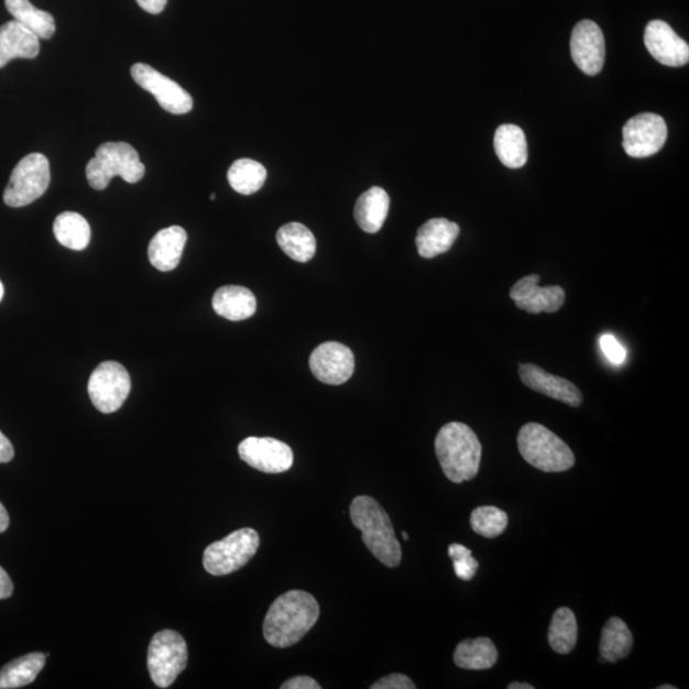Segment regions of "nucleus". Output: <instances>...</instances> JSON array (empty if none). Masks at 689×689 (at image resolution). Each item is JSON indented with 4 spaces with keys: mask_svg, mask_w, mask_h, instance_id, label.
<instances>
[{
    "mask_svg": "<svg viewBox=\"0 0 689 689\" xmlns=\"http://www.w3.org/2000/svg\"><path fill=\"white\" fill-rule=\"evenodd\" d=\"M282 689H320L314 678L308 676L294 677L282 685Z\"/></svg>",
    "mask_w": 689,
    "mask_h": 689,
    "instance_id": "obj_36",
    "label": "nucleus"
},
{
    "mask_svg": "<svg viewBox=\"0 0 689 689\" xmlns=\"http://www.w3.org/2000/svg\"><path fill=\"white\" fill-rule=\"evenodd\" d=\"M266 178L267 172L264 166L251 158L237 160L228 172L231 188L244 196H251L259 192Z\"/></svg>",
    "mask_w": 689,
    "mask_h": 689,
    "instance_id": "obj_30",
    "label": "nucleus"
},
{
    "mask_svg": "<svg viewBox=\"0 0 689 689\" xmlns=\"http://www.w3.org/2000/svg\"><path fill=\"white\" fill-rule=\"evenodd\" d=\"M600 348H602L609 362L621 365L627 358V351L624 349L619 340L613 335H603L600 338Z\"/></svg>",
    "mask_w": 689,
    "mask_h": 689,
    "instance_id": "obj_34",
    "label": "nucleus"
},
{
    "mask_svg": "<svg viewBox=\"0 0 689 689\" xmlns=\"http://www.w3.org/2000/svg\"><path fill=\"white\" fill-rule=\"evenodd\" d=\"M54 236L72 251H84L90 244L91 229L83 215L63 212L54 221Z\"/></svg>",
    "mask_w": 689,
    "mask_h": 689,
    "instance_id": "obj_29",
    "label": "nucleus"
},
{
    "mask_svg": "<svg viewBox=\"0 0 689 689\" xmlns=\"http://www.w3.org/2000/svg\"><path fill=\"white\" fill-rule=\"evenodd\" d=\"M51 184L50 160L43 154H30L14 167L4 190L7 206L19 208L44 196Z\"/></svg>",
    "mask_w": 689,
    "mask_h": 689,
    "instance_id": "obj_8",
    "label": "nucleus"
},
{
    "mask_svg": "<svg viewBox=\"0 0 689 689\" xmlns=\"http://www.w3.org/2000/svg\"><path fill=\"white\" fill-rule=\"evenodd\" d=\"M13 594L11 577L0 567V600L8 599Z\"/></svg>",
    "mask_w": 689,
    "mask_h": 689,
    "instance_id": "obj_39",
    "label": "nucleus"
},
{
    "mask_svg": "<svg viewBox=\"0 0 689 689\" xmlns=\"http://www.w3.org/2000/svg\"><path fill=\"white\" fill-rule=\"evenodd\" d=\"M8 526H10V515H8L3 504L0 503V534L4 533Z\"/></svg>",
    "mask_w": 689,
    "mask_h": 689,
    "instance_id": "obj_40",
    "label": "nucleus"
},
{
    "mask_svg": "<svg viewBox=\"0 0 689 689\" xmlns=\"http://www.w3.org/2000/svg\"><path fill=\"white\" fill-rule=\"evenodd\" d=\"M131 75L135 84L155 96L160 107L167 113L182 116L194 109L192 96L172 78L160 74L149 64H134L131 68Z\"/></svg>",
    "mask_w": 689,
    "mask_h": 689,
    "instance_id": "obj_10",
    "label": "nucleus"
},
{
    "mask_svg": "<svg viewBox=\"0 0 689 689\" xmlns=\"http://www.w3.org/2000/svg\"><path fill=\"white\" fill-rule=\"evenodd\" d=\"M187 239L186 230L181 227L160 230L149 245V259L152 266L162 272L178 267Z\"/></svg>",
    "mask_w": 689,
    "mask_h": 689,
    "instance_id": "obj_19",
    "label": "nucleus"
},
{
    "mask_svg": "<svg viewBox=\"0 0 689 689\" xmlns=\"http://www.w3.org/2000/svg\"><path fill=\"white\" fill-rule=\"evenodd\" d=\"M403 538H404L405 540H408V535H407V533H405V532L403 533Z\"/></svg>",
    "mask_w": 689,
    "mask_h": 689,
    "instance_id": "obj_44",
    "label": "nucleus"
},
{
    "mask_svg": "<svg viewBox=\"0 0 689 689\" xmlns=\"http://www.w3.org/2000/svg\"><path fill=\"white\" fill-rule=\"evenodd\" d=\"M539 275H531L518 280L511 288L510 298L518 309L531 315L555 314L564 307L566 293L560 286L540 287Z\"/></svg>",
    "mask_w": 689,
    "mask_h": 689,
    "instance_id": "obj_15",
    "label": "nucleus"
},
{
    "mask_svg": "<svg viewBox=\"0 0 689 689\" xmlns=\"http://www.w3.org/2000/svg\"><path fill=\"white\" fill-rule=\"evenodd\" d=\"M260 535L253 528H240L208 546L204 553L205 570L214 576H226L243 568L260 548Z\"/></svg>",
    "mask_w": 689,
    "mask_h": 689,
    "instance_id": "obj_6",
    "label": "nucleus"
},
{
    "mask_svg": "<svg viewBox=\"0 0 689 689\" xmlns=\"http://www.w3.org/2000/svg\"><path fill=\"white\" fill-rule=\"evenodd\" d=\"M350 517L352 525L362 532L365 547L382 565L395 568L402 564L403 550L394 525L379 502L372 496H357L351 502Z\"/></svg>",
    "mask_w": 689,
    "mask_h": 689,
    "instance_id": "obj_3",
    "label": "nucleus"
},
{
    "mask_svg": "<svg viewBox=\"0 0 689 689\" xmlns=\"http://www.w3.org/2000/svg\"><path fill=\"white\" fill-rule=\"evenodd\" d=\"M8 12L13 15L14 21L21 23L39 39L50 40L55 34V20L47 13L30 2V0H4Z\"/></svg>",
    "mask_w": 689,
    "mask_h": 689,
    "instance_id": "obj_28",
    "label": "nucleus"
},
{
    "mask_svg": "<svg viewBox=\"0 0 689 689\" xmlns=\"http://www.w3.org/2000/svg\"><path fill=\"white\" fill-rule=\"evenodd\" d=\"M508 689H534V686L527 683L514 682L508 686Z\"/></svg>",
    "mask_w": 689,
    "mask_h": 689,
    "instance_id": "obj_41",
    "label": "nucleus"
},
{
    "mask_svg": "<svg viewBox=\"0 0 689 689\" xmlns=\"http://www.w3.org/2000/svg\"><path fill=\"white\" fill-rule=\"evenodd\" d=\"M45 654L32 653L4 665L0 669V689H14L31 685L45 667Z\"/></svg>",
    "mask_w": 689,
    "mask_h": 689,
    "instance_id": "obj_27",
    "label": "nucleus"
},
{
    "mask_svg": "<svg viewBox=\"0 0 689 689\" xmlns=\"http://www.w3.org/2000/svg\"><path fill=\"white\" fill-rule=\"evenodd\" d=\"M668 138V128L658 114L644 113L633 117L623 127V149L635 158L653 156L659 152Z\"/></svg>",
    "mask_w": 689,
    "mask_h": 689,
    "instance_id": "obj_11",
    "label": "nucleus"
},
{
    "mask_svg": "<svg viewBox=\"0 0 689 689\" xmlns=\"http://www.w3.org/2000/svg\"><path fill=\"white\" fill-rule=\"evenodd\" d=\"M571 55L584 75L597 76L605 61V40L595 22L583 20L575 26L571 36Z\"/></svg>",
    "mask_w": 689,
    "mask_h": 689,
    "instance_id": "obj_14",
    "label": "nucleus"
},
{
    "mask_svg": "<svg viewBox=\"0 0 689 689\" xmlns=\"http://www.w3.org/2000/svg\"><path fill=\"white\" fill-rule=\"evenodd\" d=\"M143 11L151 14H158L165 10L167 0H135Z\"/></svg>",
    "mask_w": 689,
    "mask_h": 689,
    "instance_id": "obj_38",
    "label": "nucleus"
},
{
    "mask_svg": "<svg viewBox=\"0 0 689 689\" xmlns=\"http://www.w3.org/2000/svg\"><path fill=\"white\" fill-rule=\"evenodd\" d=\"M448 556L452 559L455 573L462 581H470L474 579L479 564L475 558H472V553L461 544L453 543L448 547Z\"/></svg>",
    "mask_w": 689,
    "mask_h": 689,
    "instance_id": "obj_33",
    "label": "nucleus"
},
{
    "mask_svg": "<svg viewBox=\"0 0 689 689\" xmlns=\"http://www.w3.org/2000/svg\"><path fill=\"white\" fill-rule=\"evenodd\" d=\"M645 45L648 53L664 66L683 67L689 62V46L667 22H648L645 30Z\"/></svg>",
    "mask_w": 689,
    "mask_h": 689,
    "instance_id": "obj_16",
    "label": "nucleus"
},
{
    "mask_svg": "<svg viewBox=\"0 0 689 689\" xmlns=\"http://www.w3.org/2000/svg\"><path fill=\"white\" fill-rule=\"evenodd\" d=\"M436 453L447 479L461 484L478 475L482 444L467 424L452 422L438 431Z\"/></svg>",
    "mask_w": 689,
    "mask_h": 689,
    "instance_id": "obj_2",
    "label": "nucleus"
},
{
    "mask_svg": "<svg viewBox=\"0 0 689 689\" xmlns=\"http://www.w3.org/2000/svg\"><path fill=\"white\" fill-rule=\"evenodd\" d=\"M144 173L146 167L139 152L127 142L102 143L86 166L88 184L96 190L106 189L114 176H120L127 183H139Z\"/></svg>",
    "mask_w": 689,
    "mask_h": 689,
    "instance_id": "obj_4",
    "label": "nucleus"
},
{
    "mask_svg": "<svg viewBox=\"0 0 689 689\" xmlns=\"http://www.w3.org/2000/svg\"><path fill=\"white\" fill-rule=\"evenodd\" d=\"M494 150L504 166L518 169L527 162L526 135L515 124H503L496 128Z\"/></svg>",
    "mask_w": 689,
    "mask_h": 689,
    "instance_id": "obj_23",
    "label": "nucleus"
},
{
    "mask_svg": "<svg viewBox=\"0 0 689 689\" xmlns=\"http://www.w3.org/2000/svg\"><path fill=\"white\" fill-rule=\"evenodd\" d=\"M215 198H216V195H211V199H212V201H214V199H215Z\"/></svg>",
    "mask_w": 689,
    "mask_h": 689,
    "instance_id": "obj_45",
    "label": "nucleus"
},
{
    "mask_svg": "<svg viewBox=\"0 0 689 689\" xmlns=\"http://www.w3.org/2000/svg\"><path fill=\"white\" fill-rule=\"evenodd\" d=\"M372 689H415L413 680L400 672L376 680Z\"/></svg>",
    "mask_w": 689,
    "mask_h": 689,
    "instance_id": "obj_35",
    "label": "nucleus"
},
{
    "mask_svg": "<svg viewBox=\"0 0 689 689\" xmlns=\"http://www.w3.org/2000/svg\"><path fill=\"white\" fill-rule=\"evenodd\" d=\"M520 379L525 386L539 392L544 396L557 400L568 406L579 407L583 397L579 389L570 381L555 374H550L535 364H521Z\"/></svg>",
    "mask_w": 689,
    "mask_h": 689,
    "instance_id": "obj_17",
    "label": "nucleus"
},
{
    "mask_svg": "<svg viewBox=\"0 0 689 689\" xmlns=\"http://www.w3.org/2000/svg\"><path fill=\"white\" fill-rule=\"evenodd\" d=\"M40 53V39L18 21L0 28V68L13 59H34Z\"/></svg>",
    "mask_w": 689,
    "mask_h": 689,
    "instance_id": "obj_18",
    "label": "nucleus"
},
{
    "mask_svg": "<svg viewBox=\"0 0 689 689\" xmlns=\"http://www.w3.org/2000/svg\"><path fill=\"white\" fill-rule=\"evenodd\" d=\"M3 295H4V287H3L2 282H0V300L3 299Z\"/></svg>",
    "mask_w": 689,
    "mask_h": 689,
    "instance_id": "obj_42",
    "label": "nucleus"
},
{
    "mask_svg": "<svg viewBox=\"0 0 689 689\" xmlns=\"http://www.w3.org/2000/svg\"><path fill=\"white\" fill-rule=\"evenodd\" d=\"M459 236L458 223L447 219H431L418 230L415 243L423 259H435L450 251Z\"/></svg>",
    "mask_w": 689,
    "mask_h": 689,
    "instance_id": "obj_20",
    "label": "nucleus"
},
{
    "mask_svg": "<svg viewBox=\"0 0 689 689\" xmlns=\"http://www.w3.org/2000/svg\"><path fill=\"white\" fill-rule=\"evenodd\" d=\"M577 636H579V627H577L575 613L571 609L559 608L553 615L549 627L550 647L557 654H570L577 644Z\"/></svg>",
    "mask_w": 689,
    "mask_h": 689,
    "instance_id": "obj_31",
    "label": "nucleus"
},
{
    "mask_svg": "<svg viewBox=\"0 0 689 689\" xmlns=\"http://www.w3.org/2000/svg\"><path fill=\"white\" fill-rule=\"evenodd\" d=\"M453 660L461 669L486 670L499 660V650L488 637L464 639L456 647Z\"/></svg>",
    "mask_w": 689,
    "mask_h": 689,
    "instance_id": "obj_24",
    "label": "nucleus"
},
{
    "mask_svg": "<svg viewBox=\"0 0 689 689\" xmlns=\"http://www.w3.org/2000/svg\"><path fill=\"white\" fill-rule=\"evenodd\" d=\"M280 248L292 260L300 263L309 262L315 258L317 243L314 232L299 222L286 223L277 231Z\"/></svg>",
    "mask_w": 689,
    "mask_h": 689,
    "instance_id": "obj_25",
    "label": "nucleus"
},
{
    "mask_svg": "<svg viewBox=\"0 0 689 689\" xmlns=\"http://www.w3.org/2000/svg\"><path fill=\"white\" fill-rule=\"evenodd\" d=\"M14 458V448L2 431H0V463L10 462Z\"/></svg>",
    "mask_w": 689,
    "mask_h": 689,
    "instance_id": "obj_37",
    "label": "nucleus"
},
{
    "mask_svg": "<svg viewBox=\"0 0 689 689\" xmlns=\"http://www.w3.org/2000/svg\"><path fill=\"white\" fill-rule=\"evenodd\" d=\"M518 451L524 460L544 472H564L573 468L575 455L570 447L548 428L528 423L517 437Z\"/></svg>",
    "mask_w": 689,
    "mask_h": 689,
    "instance_id": "obj_5",
    "label": "nucleus"
},
{
    "mask_svg": "<svg viewBox=\"0 0 689 689\" xmlns=\"http://www.w3.org/2000/svg\"><path fill=\"white\" fill-rule=\"evenodd\" d=\"M131 392V376L117 362H103L92 372L88 381V395L99 412L111 414L123 406Z\"/></svg>",
    "mask_w": 689,
    "mask_h": 689,
    "instance_id": "obj_9",
    "label": "nucleus"
},
{
    "mask_svg": "<svg viewBox=\"0 0 689 689\" xmlns=\"http://www.w3.org/2000/svg\"><path fill=\"white\" fill-rule=\"evenodd\" d=\"M311 373L316 379L331 386H339L351 379L356 370V358L351 349L340 342H325L311 352Z\"/></svg>",
    "mask_w": 689,
    "mask_h": 689,
    "instance_id": "obj_13",
    "label": "nucleus"
},
{
    "mask_svg": "<svg viewBox=\"0 0 689 689\" xmlns=\"http://www.w3.org/2000/svg\"><path fill=\"white\" fill-rule=\"evenodd\" d=\"M238 452L251 468L266 474H280L291 470L294 463L292 448L275 438H247L239 445Z\"/></svg>",
    "mask_w": 689,
    "mask_h": 689,
    "instance_id": "obj_12",
    "label": "nucleus"
},
{
    "mask_svg": "<svg viewBox=\"0 0 689 689\" xmlns=\"http://www.w3.org/2000/svg\"><path fill=\"white\" fill-rule=\"evenodd\" d=\"M658 689H676V686L663 685V686H659Z\"/></svg>",
    "mask_w": 689,
    "mask_h": 689,
    "instance_id": "obj_43",
    "label": "nucleus"
},
{
    "mask_svg": "<svg viewBox=\"0 0 689 689\" xmlns=\"http://www.w3.org/2000/svg\"><path fill=\"white\" fill-rule=\"evenodd\" d=\"M633 647V636L627 624L619 616L605 623L600 639V663H616L626 659Z\"/></svg>",
    "mask_w": 689,
    "mask_h": 689,
    "instance_id": "obj_26",
    "label": "nucleus"
},
{
    "mask_svg": "<svg viewBox=\"0 0 689 689\" xmlns=\"http://www.w3.org/2000/svg\"><path fill=\"white\" fill-rule=\"evenodd\" d=\"M319 605L315 597L302 590L280 595L263 622V636L271 646L285 648L298 644L315 627Z\"/></svg>",
    "mask_w": 689,
    "mask_h": 689,
    "instance_id": "obj_1",
    "label": "nucleus"
},
{
    "mask_svg": "<svg viewBox=\"0 0 689 689\" xmlns=\"http://www.w3.org/2000/svg\"><path fill=\"white\" fill-rule=\"evenodd\" d=\"M188 647L181 633L164 630L151 639L147 667L152 682L158 688L171 687L187 668Z\"/></svg>",
    "mask_w": 689,
    "mask_h": 689,
    "instance_id": "obj_7",
    "label": "nucleus"
},
{
    "mask_svg": "<svg viewBox=\"0 0 689 689\" xmlns=\"http://www.w3.org/2000/svg\"><path fill=\"white\" fill-rule=\"evenodd\" d=\"M470 524L477 534L486 539H494L506 531L508 516L506 512L500 508L483 506L472 511Z\"/></svg>",
    "mask_w": 689,
    "mask_h": 689,
    "instance_id": "obj_32",
    "label": "nucleus"
},
{
    "mask_svg": "<svg viewBox=\"0 0 689 689\" xmlns=\"http://www.w3.org/2000/svg\"><path fill=\"white\" fill-rule=\"evenodd\" d=\"M389 210L390 196L387 192L380 187H373L359 197L354 218L360 229L374 234L382 229L387 219Z\"/></svg>",
    "mask_w": 689,
    "mask_h": 689,
    "instance_id": "obj_22",
    "label": "nucleus"
},
{
    "mask_svg": "<svg viewBox=\"0 0 689 689\" xmlns=\"http://www.w3.org/2000/svg\"><path fill=\"white\" fill-rule=\"evenodd\" d=\"M212 307L219 316L238 322L251 318L258 309V300L250 288L237 285L222 286L215 293Z\"/></svg>",
    "mask_w": 689,
    "mask_h": 689,
    "instance_id": "obj_21",
    "label": "nucleus"
}]
</instances>
